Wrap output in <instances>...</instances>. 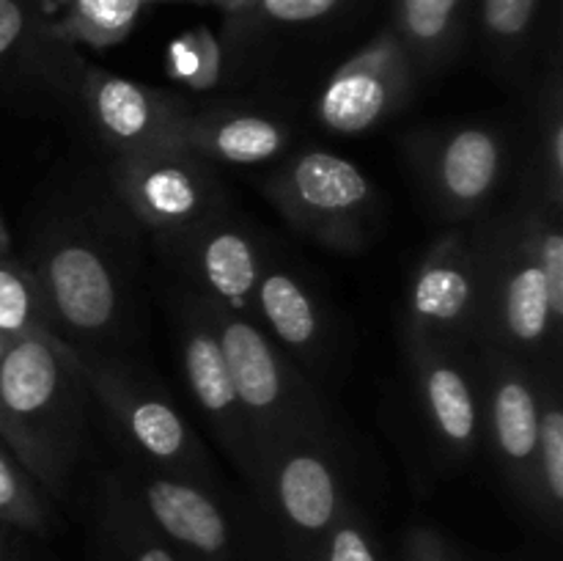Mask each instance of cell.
<instances>
[{"label":"cell","mask_w":563,"mask_h":561,"mask_svg":"<svg viewBox=\"0 0 563 561\" xmlns=\"http://www.w3.org/2000/svg\"><path fill=\"white\" fill-rule=\"evenodd\" d=\"M88 399L77 350L53 330L22 336L0 358V443L53 501L82 460Z\"/></svg>","instance_id":"1"},{"label":"cell","mask_w":563,"mask_h":561,"mask_svg":"<svg viewBox=\"0 0 563 561\" xmlns=\"http://www.w3.org/2000/svg\"><path fill=\"white\" fill-rule=\"evenodd\" d=\"M484 251V292L476 350L515 355L533 369L561 366L563 314L553 306L526 196L515 207L478 218Z\"/></svg>","instance_id":"2"},{"label":"cell","mask_w":563,"mask_h":561,"mask_svg":"<svg viewBox=\"0 0 563 561\" xmlns=\"http://www.w3.org/2000/svg\"><path fill=\"white\" fill-rule=\"evenodd\" d=\"M247 484L280 561H311L355 504L346 451L333 424L295 429L269 446Z\"/></svg>","instance_id":"3"},{"label":"cell","mask_w":563,"mask_h":561,"mask_svg":"<svg viewBox=\"0 0 563 561\" xmlns=\"http://www.w3.org/2000/svg\"><path fill=\"white\" fill-rule=\"evenodd\" d=\"M201 302L234 377L236 399L251 438L253 471L264 451L295 429L333 424L311 380L253 319L207 297H201Z\"/></svg>","instance_id":"4"},{"label":"cell","mask_w":563,"mask_h":561,"mask_svg":"<svg viewBox=\"0 0 563 561\" xmlns=\"http://www.w3.org/2000/svg\"><path fill=\"white\" fill-rule=\"evenodd\" d=\"M88 394L102 407L126 460L179 476L218 482L201 438L141 366L104 350H80Z\"/></svg>","instance_id":"5"},{"label":"cell","mask_w":563,"mask_h":561,"mask_svg":"<svg viewBox=\"0 0 563 561\" xmlns=\"http://www.w3.org/2000/svg\"><path fill=\"white\" fill-rule=\"evenodd\" d=\"M31 267L58 339L80 350H102L121 336L130 289L124 267L102 237L82 226H58L42 240Z\"/></svg>","instance_id":"6"},{"label":"cell","mask_w":563,"mask_h":561,"mask_svg":"<svg viewBox=\"0 0 563 561\" xmlns=\"http://www.w3.org/2000/svg\"><path fill=\"white\" fill-rule=\"evenodd\" d=\"M286 223L339 253L363 251L377 220L379 196L363 168L341 154L306 148L264 185Z\"/></svg>","instance_id":"7"},{"label":"cell","mask_w":563,"mask_h":561,"mask_svg":"<svg viewBox=\"0 0 563 561\" xmlns=\"http://www.w3.org/2000/svg\"><path fill=\"white\" fill-rule=\"evenodd\" d=\"M115 473L181 561H245V534L218 482L157 471L126 457Z\"/></svg>","instance_id":"8"},{"label":"cell","mask_w":563,"mask_h":561,"mask_svg":"<svg viewBox=\"0 0 563 561\" xmlns=\"http://www.w3.org/2000/svg\"><path fill=\"white\" fill-rule=\"evenodd\" d=\"M482 292L484 251L476 220L440 234L416 264L405 295V336L476 350Z\"/></svg>","instance_id":"9"},{"label":"cell","mask_w":563,"mask_h":561,"mask_svg":"<svg viewBox=\"0 0 563 561\" xmlns=\"http://www.w3.org/2000/svg\"><path fill=\"white\" fill-rule=\"evenodd\" d=\"M115 196L154 234L185 229L225 209L214 163L187 143L119 154L110 165Z\"/></svg>","instance_id":"10"},{"label":"cell","mask_w":563,"mask_h":561,"mask_svg":"<svg viewBox=\"0 0 563 561\" xmlns=\"http://www.w3.org/2000/svg\"><path fill=\"white\" fill-rule=\"evenodd\" d=\"M157 248L185 289L251 319L253 292L273 251L245 220L220 209L185 229L157 234Z\"/></svg>","instance_id":"11"},{"label":"cell","mask_w":563,"mask_h":561,"mask_svg":"<svg viewBox=\"0 0 563 561\" xmlns=\"http://www.w3.org/2000/svg\"><path fill=\"white\" fill-rule=\"evenodd\" d=\"M418 179L443 218H482L504 185L509 138L495 124H460L421 132L410 143Z\"/></svg>","instance_id":"12"},{"label":"cell","mask_w":563,"mask_h":561,"mask_svg":"<svg viewBox=\"0 0 563 561\" xmlns=\"http://www.w3.org/2000/svg\"><path fill=\"white\" fill-rule=\"evenodd\" d=\"M405 350L429 438L443 460L462 465L482 446L484 388L476 350L407 336Z\"/></svg>","instance_id":"13"},{"label":"cell","mask_w":563,"mask_h":561,"mask_svg":"<svg viewBox=\"0 0 563 561\" xmlns=\"http://www.w3.org/2000/svg\"><path fill=\"white\" fill-rule=\"evenodd\" d=\"M484 388L482 443L517 504L528 512L539 435V369L506 352L476 350Z\"/></svg>","instance_id":"14"},{"label":"cell","mask_w":563,"mask_h":561,"mask_svg":"<svg viewBox=\"0 0 563 561\" xmlns=\"http://www.w3.org/2000/svg\"><path fill=\"white\" fill-rule=\"evenodd\" d=\"M416 64L394 31L357 50L317 97V119L335 135H363L399 113L410 99Z\"/></svg>","instance_id":"15"},{"label":"cell","mask_w":563,"mask_h":561,"mask_svg":"<svg viewBox=\"0 0 563 561\" xmlns=\"http://www.w3.org/2000/svg\"><path fill=\"white\" fill-rule=\"evenodd\" d=\"M174 322L187 391H190L203 421L212 429L218 446L240 468L247 482L253 473L251 438H247L229 361H225L218 333H214L196 292L181 289L174 297Z\"/></svg>","instance_id":"16"},{"label":"cell","mask_w":563,"mask_h":561,"mask_svg":"<svg viewBox=\"0 0 563 561\" xmlns=\"http://www.w3.org/2000/svg\"><path fill=\"white\" fill-rule=\"evenodd\" d=\"M80 97L93 130L113 154L185 143L196 108L179 94L143 86L130 77L88 66L80 77Z\"/></svg>","instance_id":"17"},{"label":"cell","mask_w":563,"mask_h":561,"mask_svg":"<svg viewBox=\"0 0 563 561\" xmlns=\"http://www.w3.org/2000/svg\"><path fill=\"white\" fill-rule=\"evenodd\" d=\"M251 319L291 358L322 363L328 350V308L311 280L273 253L251 302Z\"/></svg>","instance_id":"18"},{"label":"cell","mask_w":563,"mask_h":561,"mask_svg":"<svg viewBox=\"0 0 563 561\" xmlns=\"http://www.w3.org/2000/svg\"><path fill=\"white\" fill-rule=\"evenodd\" d=\"M185 143L209 163L258 165L284 154L289 127L262 110L218 105L192 113Z\"/></svg>","instance_id":"19"},{"label":"cell","mask_w":563,"mask_h":561,"mask_svg":"<svg viewBox=\"0 0 563 561\" xmlns=\"http://www.w3.org/2000/svg\"><path fill=\"white\" fill-rule=\"evenodd\" d=\"M93 561H181L115 471L104 473L93 504Z\"/></svg>","instance_id":"20"},{"label":"cell","mask_w":563,"mask_h":561,"mask_svg":"<svg viewBox=\"0 0 563 561\" xmlns=\"http://www.w3.org/2000/svg\"><path fill=\"white\" fill-rule=\"evenodd\" d=\"M528 515L548 531L563 522V388L561 366L539 372V435Z\"/></svg>","instance_id":"21"},{"label":"cell","mask_w":563,"mask_h":561,"mask_svg":"<svg viewBox=\"0 0 563 561\" xmlns=\"http://www.w3.org/2000/svg\"><path fill=\"white\" fill-rule=\"evenodd\" d=\"M394 33L412 64L432 72L454 55L462 36V0H396Z\"/></svg>","instance_id":"22"},{"label":"cell","mask_w":563,"mask_h":561,"mask_svg":"<svg viewBox=\"0 0 563 561\" xmlns=\"http://www.w3.org/2000/svg\"><path fill=\"white\" fill-rule=\"evenodd\" d=\"M531 174L526 187L544 198L553 209L563 212V91L559 61L550 69L539 94L537 110V143H533Z\"/></svg>","instance_id":"23"},{"label":"cell","mask_w":563,"mask_h":561,"mask_svg":"<svg viewBox=\"0 0 563 561\" xmlns=\"http://www.w3.org/2000/svg\"><path fill=\"white\" fill-rule=\"evenodd\" d=\"M49 330L47 302L31 264L0 253V336L9 341Z\"/></svg>","instance_id":"24"},{"label":"cell","mask_w":563,"mask_h":561,"mask_svg":"<svg viewBox=\"0 0 563 561\" xmlns=\"http://www.w3.org/2000/svg\"><path fill=\"white\" fill-rule=\"evenodd\" d=\"M141 9L143 0H71L53 33L60 42L110 47L130 36Z\"/></svg>","instance_id":"25"},{"label":"cell","mask_w":563,"mask_h":561,"mask_svg":"<svg viewBox=\"0 0 563 561\" xmlns=\"http://www.w3.org/2000/svg\"><path fill=\"white\" fill-rule=\"evenodd\" d=\"M0 522L25 534H47L55 522L53 498L38 487L36 479L3 443H0Z\"/></svg>","instance_id":"26"},{"label":"cell","mask_w":563,"mask_h":561,"mask_svg":"<svg viewBox=\"0 0 563 561\" xmlns=\"http://www.w3.org/2000/svg\"><path fill=\"white\" fill-rule=\"evenodd\" d=\"M542 0H482V28L489 53L498 64H517L522 58Z\"/></svg>","instance_id":"27"},{"label":"cell","mask_w":563,"mask_h":561,"mask_svg":"<svg viewBox=\"0 0 563 561\" xmlns=\"http://www.w3.org/2000/svg\"><path fill=\"white\" fill-rule=\"evenodd\" d=\"M311 561H390L377 528L357 504L341 515Z\"/></svg>","instance_id":"28"},{"label":"cell","mask_w":563,"mask_h":561,"mask_svg":"<svg viewBox=\"0 0 563 561\" xmlns=\"http://www.w3.org/2000/svg\"><path fill=\"white\" fill-rule=\"evenodd\" d=\"M168 72L192 88L212 86L218 80V44L209 31L198 28L176 38L168 53Z\"/></svg>","instance_id":"29"},{"label":"cell","mask_w":563,"mask_h":561,"mask_svg":"<svg viewBox=\"0 0 563 561\" xmlns=\"http://www.w3.org/2000/svg\"><path fill=\"white\" fill-rule=\"evenodd\" d=\"M399 561H467L438 528L410 526L401 534Z\"/></svg>","instance_id":"30"},{"label":"cell","mask_w":563,"mask_h":561,"mask_svg":"<svg viewBox=\"0 0 563 561\" xmlns=\"http://www.w3.org/2000/svg\"><path fill=\"white\" fill-rule=\"evenodd\" d=\"M341 0H258V9L275 22L297 25V22H313L328 16Z\"/></svg>","instance_id":"31"},{"label":"cell","mask_w":563,"mask_h":561,"mask_svg":"<svg viewBox=\"0 0 563 561\" xmlns=\"http://www.w3.org/2000/svg\"><path fill=\"white\" fill-rule=\"evenodd\" d=\"M27 31V11L22 0H0V58L20 47Z\"/></svg>","instance_id":"32"},{"label":"cell","mask_w":563,"mask_h":561,"mask_svg":"<svg viewBox=\"0 0 563 561\" xmlns=\"http://www.w3.org/2000/svg\"><path fill=\"white\" fill-rule=\"evenodd\" d=\"M11 534L14 528L0 522V561H14V544H11Z\"/></svg>","instance_id":"33"},{"label":"cell","mask_w":563,"mask_h":561,"mask_svg":"<svg viewBox=\"0 0 563 561\" xmlns=\"http://www.w3.org/2000/svg\"><path fill=\"white\" fill-rule=\"evenodd\" d=\"M207 3H218L229 11H247V9H256L258 0H207Z\"/></svg>","instance_id":"34"},{"label":"cell","mask_w":563,"mask_h":561,"mask_svg":"<svg viewBox=\"0 0 563 561\" xmlns=\"http://www.w3.org/2000/svg\"><path fill=\"white\" fill-rule=\"evenodd\" d=\"M11 251V237H9V229H5L3 223V215H0V253H9Z\"/></svg>","instance_id":"35"},{"label":"cell","mask_w":563,"mask_h":561,"mask_svg":"<svg viewBox=\"0 0 563 561\" xmlns=\"http://www.w3.org/2000/svg\"><path fill=\"white\" fill-rule=\"evenodd\" d=\"M11 344H14V341H9V339H3V336H0V358L5 355V350H9Z\"/></svg>","instance_id":"36"},{"label":"cell","mask_w":563,"mask_h":561,"mask_svg":"<svg viewBox=\"0 0 563 561\" xmlns=\"http://www.w3.org/2000/svg\"><path fill=\"white\" fill-rule=\"evenodd\" d=\"M143 3H163V0H143Z\"/></svg>","instance_id":"37"}]
</instances>
